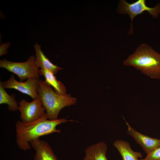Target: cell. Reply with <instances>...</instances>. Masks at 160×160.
Returning a JSON list of instances; mask_svg holds the SVG:
<instances>
[{"label": "cell", "instance_id": "1", "mask_svg": "<svg viewBox=\"0 0 160 160\" xmlns=\"http://www.w3.org/2000/svg\"><path fill=\"white\" fill-rule=\"evenodd\" d=\"M48 116L46 112L44 115L36 121L25 123L17 120L15 123L16 142L18 147L24 151L31 148L29 142L39 138L42 136L53 133H61V130L57 129V125L68 121L65 118L55 120H47Z\"/></svg>", "mask_w": 160, "mask_h": 160}, {"label": "cell", "instance_id": "2", "mask_svg": "<svg viewBox=\"0 0 160 160\" xmlns=\"http://www.w3.org/2000/svg\"><path fill=\"white\" fill-rule=\"evenodd\" d=\"M123 64L133 67L151 78L160 79V54L147 44L139 45Z\"/></svg>", "mask_w": 160, "mask_h": 160}, {"label": "cell", "instance_id": "3", "mask_svg": "<svg viewBox=\"0 0 160 160\" xmlns=\"http://www.w3.org/2000/svg\"><path fill=\"white\" fill-rule=\"evenodd\" d=\"M37 92L50 120L58 119L59 113L63 108L75 105L77 101L76 98L70 94L57 93L50 85L41 80L39 81Z\"/></svg>", "mask_w": 160, "mask_h": 160}, {"label": "cell", "instance_id": "4", "mask_svg": "<svg viewBox=\"0 0 160 160\" xmlns=\"http://www.w3.org/2000/svg\"><path fill=\"white\" fill-rule=\"evenodd\" d=\"M116 12L122 15L128 14L131 20L130 28L128 35L134 32L133 20L137 15L147 11L154 18H158L160 14V3H157L154 7H148L145 0H138L132 3H129L126 0H120L116 9Z\"/></svg>", "mask_w": 160, "mask_h": 160}, {"label": "cell", "instance_id": "5", "mask_svg": "<svg viewBox=\"0 0 160 160\" xmlns=\"http://www.w3.org/2000/svg\"><path fill=\"white\" fill-rule=\"evenodd\" d=\"M36 62V56L33 55L23 62H13L4 58L0 60V67L16 74L22 82L28 78L39 79V68Z\"/></svg>", "mask_w": 160, "mask_h": 160}, {"label": "cell", "instance_id": "6", "mask_svg": "<svg viewBox=\"0 0 160 160\" xmlns=\"http://www.w3.org/2000/svg\"><path fill=\"white\" fill-rule=\"evenodd\" d=\"M18 104V110L20 113L21 121L24 123L32 122L43 116L46 111L40 98L33 99L28 102L25 99H22Z\"/></svg>", "mask_w": 160, "mask_h": 160}, {"label": "cell", "instance_id": "7", "mask_svg": "<svg viewBox=\"0 0 160 160\" xmlns=\"http://www.w3.org/2000/svg\"><path fill=\"white\" fill-rule=\"evenodd\" d=\"M39 79L32 78H28L26 81L23 82L16 80L14 75L12 74L10 78L6 81H0L4 89H14L22 93L28 95L33 99L39 98L37 92L39 87Z\"/></svg>", "mask_w": 160, "mask_h": 160}, {"label": "cell", "instance_id": "8", "mask_svg": "<svg viewBox=\"0 0 160 160\" xmlns=\"http://www.w3.org/2000/svg\"><path fill=\"white\" fill-rule=\"evenodd\" d=\"M124 120L128 128L127 133L134 138L147 154L160 146V140L152 138L141 133L132 127Z\"/></svg>", "mask_w": 160, "mask_h": 160}, {"label": "cell", "instance_id": "9", "mask_svg": "<svg viewBox=\"0 0 160 160\" xmlns=\"http://www.w3.org/2000/svg\"><path fill=\"white\" fill-rule=\"evenodd\" d=\"M30 143L36 151L33 160H58L47 141L38 138Z\"/></svg>", "mask_w": 160, "mask_h": 160}, {"label": "cell", "instance_id": "10", "mask_svg": "<svg viewBox=\"0 0 160 160\" xmlns=\"http://www.w3.org/2000/svg\"><path fill=\"white\" fill-rule=\"evenodd\" d=\"M107 145L100 141L87 147L85 149L83 160H108L106 157Z\"/></svg>", "mask_w": 160, "mask_h": 160}, {"label": "cell", "instance_id": "11", "mask_svg": "<svg viewBox=\"0 0 160 160\" xmlns=\"http://www.w3.org/2000/svg\"><path fill=\"white\" fill-rule=\"evenodd\" d=\"M36 57V63L37 66L44 69L56 75L58 71L63 68L53 64L45 55L41 49V46L37 43L34 46Z\"/></svg>", "mask_w": 160, "mask_h": 160}, {"label": "cell", "instance_id": "12", "mask_svg": "<svg viewBox=\"0 0 160 160\" xmlns=\"http://www.w3.org/2000/svg\"><path fill=\"white\" fill-rule=\"evenodd\" d=\"M113 145L117 149L122 158V160H138L142 157L140 152L133 151L131 148L129 143L123 140H117Z\"/></svg>", "mask_w": 160, "mask_h": 160}, {"label": "cell", "instance_id": "13", "mask_svg": "<svg viewBox=\"0 0 160 160\" xmlns=\"http://www.w3.org/2000/svg\"><path fill=\"white\" fill-rule=\"evenodd\" d=\"M39 73L40 75L43 76L45 77L44 82L52 86L56 92L60 94H66L65 86L57 80L52 73L46 69L41 68L39 69Z\"/></svg>", "mask_w": 160, "mask_h": 160}, {"label": "cell", "instance_id": "14", "mask_svg": "<svg viewBox=\"0 0 160 160\" xmlns=\"http://www.w3.org/2000/svg\"><path fill=\"white\" fill-rule=\"evenodd\" d=\"M15 95H9L5 91L1 84H0V104L8 105V110L12 112L17 111L19 106L15 100Z\"/></svg>", "mask_w": 160, "mask_h": 160}, {"label": "cell", "instance_id": "15", "mask_svg": "<svg viewBox=\"0 0 160 160\" xmlns=\"http://www.w3.org/2000/svg\"><path fill=\"white\" fill-rule=\"evenodd\" d=\"M143 160H160V146L147 154Z\"/></svg>", "mask_w": 160, "mask_h": 160}, {"label": "cell", "instance_id": "16", "mask_svg": "<svg viewBox=\"0 0 160 160\" xmlns=\"http://www.w3.org/2000/svg\"><path fill=\"white\" fill-rule=\"evenodd\" d=\"M10 45V42L7 41L4 43H2L0 46V56L7 54L9 52L7 49Z\"/></svg>", "mask_w": 160, "mask_h": 160}, {"label": "cell", "instance_id": "17", "mask_svg": "<svg viewBox=\"0 0 160 160\" xmlns=\"http://www.w3.org/2000/svg\"><path fill=\"white\" fill-rule=\"evenodd\" d=\"M138 160H143V159H138Z\"/></svg>", "mask_w": 160, "mask_h": 160}]
</instances>
